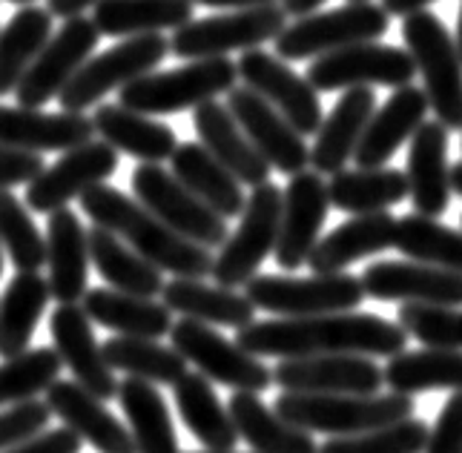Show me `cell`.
<instances>
[{
    "instance_id": "obj_13",
    "label": "cell",
    "mask_w": 462,
    "mask_h": 453,
    "mask_svg": "<svg viewBox=\"0 0 462 453\" xmlns=\"http://www.w3.org/2000/svg\"><path fill=\"white\" fill-rule=\"evenodd\" d=\"M316 92H339L356 87H408L417 78V63L402 46L365 41L313 58L305 75Z\"/></svg>"
},
{
    "instance_id": "obj_28",
    "label": "cell",
    "mask_w": 462,
    "mask_h": 453,
    "mask_svg": "<svg viewBox=\"0 0 462 453\" xmlns=\"http://www.w3.org/2000/svg\"><path fill=\"white\" fill-rule=\"evenodd\" d=\"M193 126H196L204 147L210 150L242 184L262 187L270 181V164L250 143V138L233 118L227 104L207 101V104L196 106Z\"/></svg>"
},
{
    "instance_id": "obj_62",
    "label": "cell",
    "mask_w": 462,
    "mask_h": 453,
    "mask_svg": "<svg viewBox=\"0 0 462 453\" xmlns=\"http://www.w3.org/2000/svg\"><path fill=\"white\" fill-rule=\"evenodd\" d=\"M347 4H368V0H347Z\"/></svg>"
},
{
    "instance_id": "obj_40",
    "label": "cell",
    "mask_w": 462,
    "mask_h": 453,
    "mask_svg": "<svg viewBox=\"0 0 462 453\" xmlns=\"http://www.w3.org/2000/svg\"><path fill=\"white\" fill-rule=\"evenodd\" d=\"M330 207L347 216L385 213L408 199V175L391 167L376 170H342L328 181Z\"/></svg>"
},
{
    "instance_id": "obj_18",
    "label": "cell",
    "mask_w": 462,
    "mask_h": 453,
    "mask_svg": "<svg viewBox=\"0 0 462 453\" xmlns=\"http://www.w3.org/2000/svg\"><path fill=\"white\" fill-rule=\"evenodd\" d=\"M273 382L288 393H347L376 396L385 384L382 367L371 356L333 353L305 356V359H282L273 370Z\"/></svg>"
},
{
    "instance_id": "obj_39",
    "label": "cell",
    "mask_w": 462,
    "mask_h": 453,
    "mask_svg": "<svg viewBox=\"0 0 462 453\" xmlns=\"http://www.w3.org/2000/svg\"><path fill=\"white\" fill-rule=\"evenodd\" d=\"M50 299V282L38 273H18L6 284L0 299V356L4 359H14L29 350Z\"/></svg>"
},
{
    "instance_id": "obj_23",
    "label": "cell",
    "mask_w": 462,
    "mask_h": 453,
    "mask_svg": "<svg viewBox=\"0 0 462 453\" xmlns=\"http://www.w3.org/2000/svg\"><path fill=\"white\" fill-rule=\"evenodd\" d=\"M408 196L413 213L439 218L451 204L448 129L439 121H425L408 147Z\"/></svg>"
},
{
    "instance_id": "obj_26",
    "label": "cell",
    "mask_w": 462,
    "mask_h": 453,
    "mask_svg": "<svg viewBox=\"0 0 462 453\" xmlns=\"http://www.w3.org/2000/svg\"><path fill=\"white\" fill-rule=\"evenodd\" d=\"M376 112V92L371 87L345 89V95L330 109L316 133V143L310 150V167L319 175H337L354 161L356 147Z\"/></svg>"
},
{
    "instance_id": "obj_46",
    "label": "cell",
    "mask_w": 462,
    "mask_h": 453,
    "mask_svg": "<svg viewBox=\"0 0 462 453\" xmlns=\"http://www.w3.org/2000/svg\"><path fill=\"white\" fill-rule=\"evenodd\" d=\"M60 356L50 347L26 350L0 365V404L29 402L46 393L60 376Z\"/></svg>"
},
{
    "instance_id": "obj_60",
    "label": "cell",
    "mask_w": 462,
    "mask_h": 453,
    "mask_svg": "<svg viewBox=\"0 0 462 453\" xmlns=\"http://www.w3.org/2000/svg\"><path fill=\"white\" fill-rule=\"evenodd\" d=\"M0 276H4V245H0Z\"/></svg>"
},
{
    "instance_id": "obj_55",
    "label": "cell",
    "mask_w": 462,
    "mask_h": 453,
    "mask_svg": "<svg viewBox=\"0 0 462 453\" xmlns=\"http://www.w3.org/2000/svg\"><path fill=\"white\" fill-rule=\"evenodd\" d=\"M189 4L213 6V9H250V6H264V4H279V0H189Z\"/></svg>"
},
{
    "instance_id": "obj_5",
    "label": "cell",
    "mask_w": 462,
    "mask_h": 453,
    "mask_svg": "<svg viewBox=\"0 0 462 453\" xmlns=\"http://www.w3.org/2000/svg\"><path fill=\"white\" fill-rule=\"evenodd\" d=\"M402 38L422 75V89L437 121L448 133H462V58L451 32L434 12L420 9L405 18Z\"/></svg>"
},
{
    "instance_id": "obj_48",
    "label": "cell",
    "mask_w": 462,
    "mask_h": 453,
    "mask_svg": "<svg viewBox=\"0 0 462 453\" xmlns=\"http://www.w3.org/2000/svg\"><path fill=\"white\" fill-rule=\"evenodd\" d=\"M400 328L425 347L462 350V307H425L402 304Z\"/></svg>"
},
{
    "instance_id": "obj_12",
    "label": "cell",
    "mask_w": 462,
    "mask_h": 453,
    "mask_svg": "<svg viewBox=\"0 0 462 453\" xmlns=\"http://www.w3.org/2000/svg\"><path fill=\"white\" fill-rule=\"evenodd\" d=\"M133 192L170 230L196 241V245L207 250L221 247L230 236L227 218H221L216 209H210L199 196H193L162 164H138L133 172Z\"/></svg>"
},
{
    "instance_id": "obj_15",
    "label": "cell",
    "mask_w": 462,
    "mask_h": 453,
    "mask_svg": "<svg viewBox=\"0 0 462 453\" xmlns=\"http://www.w3.org/2000/svg\"><path fill=\"white\" fill-rule=\"evenodd\" d=\"M118 170V150L106 141H87L63 153L52 167H43L35 181L26 184V207L35 213H58L87 190L104 184Z\"/></svg>"
},
{
    "instance_id": "obj_22",
    "label": "cell",
    "mask_w": 462,
    "mask_h": 453,
    "mask_svg": "<svg viewBox=\"0 0 462 453\" xmlns=\"http://www.w3.org/2000/svg\"><path fill=\"white\" fill-rule=\"evenodd\" d=\"M95 126L84 112H43L0 104V147L21 153H67L92 141Z\"/></svg>"
},
{
    "instance_id": "obj_52",
    "label": "cell",
    "mask_w": 462,
    "mask_h": 453,
    "mask_svg": "<svg viewBox=\"0 0 462 453\" xmlns=\"http://www.w3.org/2000/svg\"><path fill=\"white\" fill-rule=\"evenodd\" d=\"M81 445L84 439L72 428H52L4 453H81Z\"/></svg>"
},
{
    "instance_id": "obj_29",
    "label": "cell",
    "mask_w": 462,
    "mask_h": 453,
    "mask_svg": "<svg viewBox=\"0 0 462 453\" xmlns=\"http://www.w3.org/2000/svg\"><path fill=\"white\" fill-rule=\"evenodd\" d=\"M170 164H172V175L207 207L216 209L221 218H236L245 213L247 196L242 190V181L201 141L179 143Z\"/></svg>"
},
{
    "instance_id": "obj_27",
    "label": "cell",
    "mask_w": 462,
    "mask_h": 453,
    "mask_svg": "<svg viewBox=\"0 0 462 453\" xmlns=\"http://www.w3.org/2000/svg\"><path fill=\"white\" fill-rule=\"evenodd\" d=\"M431 104L428 95L420 87H400L391 98L385 101L379 112H374V118L365 129V135L356 147V167L359 170H376L385 167L393 158V153L402 147L405 141L413 138V133L425 124V116Z\"/></svg>"
},
{
    "instance_id": "obj_2",
    "label": "cell",
    "mask_w": 462,
    "mask_h": 453,
    "mask_svg": "<svg viewBox=\"0 0 462 453\" xmlns=\"http://www.w3.org/2000/svg\"><path fill=\"white\" fill-rule=\"evenodd\" d=\"M78 201H81V209L92 218V224L116 233L162 273H172L175 279H204L213 273L210 250L170 230L138 199L124 196L116 187L98 184L87 190Z\"/></svg>"
},
{
    "instance_id": "obj_41",
    "label": "cell",
    "mask_w": 462,
    "mask_h": 453,
    "mask_svg": "<svg viewBox=\"0 0 462 453\" xmlns=\"http://www.w3.org/2000/svg\"><path fill=\"white\" fill-rule=\"evenodd\" d=\"M391 393H425V391H462V350L425 347L413 353H396L382 367Z\"/></svg>"
},
{
    "instance_id": "obj_21",
    "label": "cell",
    "mask_w": 462,
    "mask_h": 453,
    "mask_svg": "<svg viewBox=\"0 0 462 453\" xmlns=\"http://www.w3.org/2000/svg\"><path fill=\"white\" fill-rule=\"evenodd\" d=\"M50 333L55 342V353L69 367L72 379L95 393L101 402L118 396L116 370L104 359L101 345L95 342L92 319L81 304H58L50 316Z\"/></svg>"
},
{
    "instance_id": "obj_34",
    "label": "cell",
    "mask_w": 462,
    "mask_h": 453,
    "mask_svg": "<svg viewBox=\"0 0 462 453\" xmlns=\"http://www.w3.org/2000/svg\"><path fill=\"white\" fill-rule=\"evenodd\" d=\"M89 258L101 279L121 293L155 299L164 290V273L155 264H150L144 255H138L126 241H121L116 233L92 224L89 230Z\"/></svg>"
},
{
    "instance_id": "obj_57",
    "label": "cell",
    "mask_w": 462,
    "mask_h": 453,
    "mask_svg": "<svg viewBox=\"0 0 462 453\" xmlns=\"http://www.w3.org/2000/svg\"><path fill=\"white\" fill-rule=\"evenodd\" d=\"M451 192H457V196L462 199V161H457V164L451 167Z\"/></svg>"
},
{
    "instance_id": "obj_25",
    "label": "cell",
    "mask_w": 462,
    "mask_h": 453,
    "mask_svg": "<svg viewBox=\"0 0 462 453\" xmlns=\"http://www.w3.org/2000/svg\"><path fill=\"white\" fill-rule=\"evenodd\" d=\"M89 230L72 209L50 213L46 224V267L50 293L58 304H78L87 296L89 279Z\"/></svg>"
},
{
    "instance_id": "obj_59",
    "label": "cell",
    "mask_w": 462,
    "mask_h": 453,
    "mask_svg": "<svg viewBox=\"0 0 462 453\" xmlns=\"http://www.w3.org/2000/svg\"><path fill=\"white\" fill-rule=\"evenodd\" d=\"M9 4H18V6H32L35 0H9Z\"/></svg>"
},
{
    "instance_id": "obj_11",
    "label": "cell",
    "mask_w": 462,
    "mask_h": 453,
    "mask_svg": "<svg viewBox=\"0 0 462 453\" xmlns=\"http://www.w3.org/2000/svg\"><path fill=\"white\" fill-rule=\"evenodd\" d=\"M170 342L172 350L187 359V365L199 367L201 376L225 384L236 393H262L273 384V370L259 356L247 353L238 342H230L213 330V325L181 319L172 325Z\"/></svg>"
},
{
    "instance_id": "obj_6",
    "label": "cell",
    "mask_w": 462,
    "mask_h": 453,
    "mask_svg": "<svg viewBox=\"0 0 462 453\" xmlns=\"http://www.w3.org/2000/svg\"><path fill=\"white\" fill-rule=\"evenodd\" d=\"M288 26V12L282 4H264L250 9H230L204 21H189L172 32L170 52L184 60L227 58L230 52L262 50L276 41Z\"/></svg>"
},
{
    "instance_id": "obj_16",
    "label": "cell",
    "mask_w": 462,
    "mask_h": 453,
    "mask_svg": "<svg viewBox=\"0 0 462 453\" xmlns=\"http://www.w3.org/2000/svg\"><path fill=\"white\" fill-rule=\"evenodd\" d=\"M236 67H238V78L245 80V87L259 92L270 106H276L296 126V133L301 135L319 133V126L325 121V112H322V101H319V92L310 87L308 78L296 75L279 55H270L264 50L245 52Z\"/></svg>"
},
{
    "instance_id": "obj_8",
    "label": "cell",
    "mask_w": 462,
    "mask_h": 453,
    "mask_svg": "<svg viewBox=\"0 0 462 453\" xmlns=\"http://www.w3.org/2000/svg\"><path fill=\"white\" fill-rule=\"evenodd\" d=\"M245 287V296L256 310L276 313L279 319L347 313L365 299L362 282L350 273H313L310 279L253 276Z\"/></svg>"
},
{
    "instance_id": "obj_61",
    "label": "cell",
    "mask_w": 462,
    "mask_h": 453,
    "mask_svg": "<svg viewBox=\"0 0 462 453\" xmlns=\"http://www.w3.org/2000/svg\"><path fill=\"white\" fill-rule=\"evenodd\" d=\"M201 453H236V450H201Z\"/></svg>"
},
{
    "instance_id": "obj_56",
    "label": "cell",
    "mask_w": 462,
    "mask_h": 453,
    "mask_svg": "<svg viewBox=\"0 0 462 453\" xmlns=\"http://www.w3.org/2000/svg\"><path fill=\"white\" fill-rule=\"evenodd\" d=\"M322 4H325V0H282L288 18H305V14H313Z\"/></svg>"
},
{
    "instance_id": "obj_32",
    "label": "cell",
    "mask_w": 462,
    "mask_h": 453,
    "mask_svg": "<svg viewBox=\"0 0 462 453\" xmlns=\"http://www.w3.org/2000/svg\"><path fill=\"white\" fill-rule=\"evenodd\" d=\"M162 299L170 313H181V319H193L201 325L242 330L256 321V307L247 296L221 284H204L201 279H172L164 284Z\"/></svg>"
},
{
    "instance_id": "obj_35",
    "label": "cell",
    "mask_w": 462,
    "mask_h": 453,
    "mask_svg": "<svg viewBox=\"0 0 462 453\" xmlns=\"http://www.w3.org/2000/svg\"><path fill=\"white\" fill-rule=\"evenodd\" d=\"M227 411L238 436L253 448V453H319L313 436L282 419L259 399V393H233Z\"/></svg>"
},
{
    "instance_id": "obj_20",
    "label": "cell",
    "mask_w": 462,
    "mask_h": 453,
    "mask_svg": "<svg viewBox=\"0 0 462 453\" xmlns=\"http://www.w3.org/2000/svg\"><path fill=\"white\" fill-rule=\"evenodd\" d=\"M365 296L425 307H462V276L422 262H376L359 276Z\"/></svg>"
},
{
    "instance_id": "obj_3",
    "label": "cell",
    "mask_w": 462,
    "mask_h": 453,
    "mask_svg": "<svg viewBox=\"0 0 462 453\" xmlns=\"http://www.w3.org/2000/svg\"><path fill=\"white\" fill-rule=\"evenodd\" d=\"M273 411L291 425L308 433L356 436L402 422L413 416V399L405 393L385 396H347V393H288L284 391Z\"/></svg>"
},
{
    "instance_id": "obj_4",
    "label": "cell",
    "mask_w": 462,
    "mask_h": 453,
    "mask_svg": "<svg viewBox=\"0 0 462 453\" xmlns=\"http://www.w3.org/2000/svg\"><path fill=\"white\" fill-rule=\"evenodd\" d=\"M238 80V67L230 58L187 60L170 72H147L118 89V104L141 116H175L196 109L218 95H227Z\"/></svg>"
},
{
    "instance_id": "obj_24",
    "label": "cell",
    "mask_w": 462,
    "mask_h": 453,
    "mask_svg": "<svg viewBox=\"0 0 462 453\" xmlns=\"http://www.w3.org/2000/svg\"><path fill=\"white\" fill-rule=\"evenodd\" d=\"M46 404H50V411L63 425L72 428L98 453H138L130 428H124L118 422V416L109 413L104 408V402L95 393H89L87 387L78 384L75 379L72 382L58 379L46 391Z\"/></svg>"
},
{
    "instance_id": "obj_58",
    "label": "cell",
    "mask_w": 462,
    "mask_h": 453,
    "mask_svg": "<svg viewBox=\"0 0 462 453\" xmlns=\"http://www.w3.org/2000/svg\"><path fill=\"white\" fill-rule=\"evenodd\" d=\"M457 50L462 58V4H459V18H457Z\"/></svg>"
},
{
    "instance_id": "obj_1",
    "label": "cell",
    "mask_w": 462,
    "mask_h": 453,
    "mask_svg": "<svg viewBox=\"0 0 462 453\" xmlns=\"http://www.w3.org/2000/svg\"><path fill=\"white\" fill-rule=\"evenodd\" d=\"M236 342L259 359H305V356H391L402 353L408 333L400 321L374 313H328L305 319L250 321L238 330Z\"/></svg>"
},
{
    "instance_id": "obj_47",
    "label": "cell",
    "mask_w": 462,
    "mask_h": 453,
    "mask_svg": "<svg viewBox=\"0 0 462 453\" xmlns=\"http://www.w3.org/2000/svg\"><path fill=\"white\" fill-rule=\"evenodd\" d=\"M428 425L422 419H402V422L356 433V436H333L319 453H425Z\"/></svg>"
},
{
    "instance_id": "obj_31",
    "label": "cell",
    "mask_w": 462,
    "mask_h": 453,
    "mask_svg": "<svg viewBox=\"0 0 462 453\" xmlns=\"http://www.w3.org/2000/svg\"><path fill=\"white\" fill-rule=\"evenodd\" d=\"M393 236L396 218L388 209L385 213L354 216L319 241L308 258V267L313 273H345V267H350L354 262H362V258L376 255L382 250H391Z\"/></svg>"
},
{
    "instance_id": "obj_14",
    "label": "cell",
    "mask_w": 462,
    "mask_h": 453,
    "mask_svg": "<svg viewBox=\"0 0 462 453\" xmlns=\"http://www.w3.org/2000/svg\"><path fill=\"white\" fill-rule=\"evenodd\" d=\"M101 32L92 23V18H69L63 23L50 43L43 46L38 60L32 63V69L21 80V87L14 89L18 95V106H32L41 109L52 98L69 87V80L78 75V69L95 55V46H98Z\"/></svg>"
},
{
    "instance_id": "obj_53",
    "label": "cell",
    "mask_w": 462,
    "mask_h": 453,
    "mask_svg": "<svg viewBox=\"0 0 462 453\" xmlns=\"http://www.w3.org/2000/svg\"><path fill=\"white\" fill-rule=\"evenodd\" d=\"M101 0H50V9L52 12V18H63V21H69V18H78V14H84L87 9H95Z\"/></svg>"
},
{
    "instance_id": "obj_19",
    "label": "cell",
    "mask_w": 462,
    "mask_h": 453,
    "mask_svg": "<svg viewBox=\"0 0 462 453\" xmlns=\"http://www.w3.org/2000/svg\"><path fill=\"white\" fill-rule=\"evenodd\" d=\"M330 209L328 184L319 172H296L284 187L282 199V224L276 241V264L282 270H299L308 264L313 247L319 245L325 218Z\"/></svg>"
},
{
    "instance_id": "obj_33",
    "label": "cell",
    "mask_w": 462,
    "mask_h": 453,
    "mask_svg": "<svg viewBox=\"0 0 462 453\" xmlns=\"http://www.w3.org/2000/svg\"><path fill=\"white\" fill-rule=\"evenodd\" d=\"M81 307L95 325L116 330L118 336L155 338L158 342L162 336H170L175 325L164 301L130 296V293H121V290H106V287L87 290Z\"/></svg>"
},
{
    "instance_id": "obj_36",
    "label": "cell",
    "mask_w": 462,
    "mask_h": 453,
    "mask_svg": "<svg viewBox=\"0 0 462 453\" xmlns=\"http://www.w3.org/2000/svg\"><path fill=\"white\" fill-rule=\"evenodd\" d=\"M193 21L189 0H101L92 12V23L109 38L164 35Z\"/></svg>"
},
{
    "instance_id": "obj_38",
    "label": "cell",
    "mask_w": 462,
    "mask_h": 453,
    "mask_svg": "<svg viewBox=\"0 0 462 453\" xmlns=\"http://www.w3.org/2000/svg\"><path fill=\"white\" fill-rule=\"evenodd\" d=\"M118 404L130 422L138 453H179V436L162 391L144 379L126 376L118 384Z\"/></svg>"
},
{
    "instance_id": "obj_51",
    "label": "cell",
    "mask_w": 462,
    "mask_h": 453,
    "mask_svg": "<svg viewBox=\"0 0 462 453\" xmlns=\"http://www.w3.org/2000/svg\"><path fill=\"white\" fill-rule=\"evenodd\" d=\"M41 172H43V158L38 153L0 147V187L4 190L35 181Z\"/></svg>"
},
{
    "instance_id": "obj_49",
    "label": "cell",
    "mask_w": 462,
    "mask_h": 453,
    "mask_svg": "<svg viewBox=\"0 0 462 453\" xmlns=\"http://www.w3.org/2000/svg\"><path fill=\"white\" fill-rule=\"evenodd\" d=\"M52 411L50 404L41 399H29V402H18L0 413V453L12 450L23 442H29L32 436L43 433L50 428Z\"/></svg>"
},
{
    "instance_id": "obj_54",
    "label": "cell",
    "mask_w": 462,
    "mask_h": 453,
    "mask_svg": "<svg viewBox=\"0 0 462 453\" xmlns=\"http://www.w3.org/2000/svg\"><path fill=\"white\" fill-rule=\"evenodd\" d=\"M428 4H434V0H385L382 9H385L388 14H396V18H408V14L425 9Z\"/></svg>"
},
{
    "instance_id": "obj_37",
    "label": "cell",
    "mask_w": 462,
    "mask_h": 453,
    "mask_svg": "<svg viewBox=\"0 0 462 453\" xmlns=\"http://www.w3.org/2000/svg\"><path fill=\"white\" fill-rule=\"evenodd\" d=\"M175 408H179L184 425L207 450H236L242 439L233 425L227 404L218 399L213 384L201 374H184L172 384Z\"/></svg>"
},
{
    "instance_id": "obj_44",
    "label": "cell",
    "mask_w": 462,
    "mask_h": 453,
    "mask_svg": "<svg viewBox=\"0 0 462 453\" xmlns=\"http://www.w3.org/2000/svg\"><path fill=\"white\" fill-rule=\"evenodd\" d=\"M393 250H400L413 262L442 267L462 276V230H451L437 218L420 213L396 218Z\"/></svg>"
},
{
    "instance_id": "obj_17",
    "label": "cell",
    "mask_w": 462,
    "mask_h": 453,
    "mask_svg": "<svg viewBox=\"0 0 462 453\" xmlns=\"http://www.w3.org/2000/svg\"><path fill=\"white\" fill-rule=\"evenodd\" d=\"M227 109L270 170H279L284 175L308 170L310 150L305 135L296 133V126L276 106H270L259 92H253L250 87H233L227 92Z\"/></svg>"
},
{
    "instance_id": "obj_30",
    "label": "cell",
    "mask_w": 462,
    "mask_h": 453,
    "mask_svg": "<svg viewBox=\"0 0 462 453\" xmlns=\"http://www.w3.org/2000/svg\"><path fill=\"white\" fill-rule=\"evenodd\" d=\"M92 126L101 141L118 153L133 155L141 164H162L179 150V138L167 124L121 104H101L92 116Z\"/></svg>"
},
{
    "instance_id": "obj_43",
    "label": "cell",
    "mask_w": 462,
    "mask_h": 453,
    "mask_svg": "<svg viewBox=\"0 0 462 453\" xmlns=\"http://www.w3.org/2000/svg\"><path fill=\"white\" fill-rule=\"evenodd\" d=\"M104 359L113 370L144 379L152 384H175L187 374V359H181L172 347L158 345L155 338H133V336H113L101 345Z\"/></svg>"
},
{
    "instance_id": "obj_9",
    "label": "cell",
    "mask_w": 462,
    "mask_h": 453,
    "mask_svg": "<svg viewBox=\"0 0 462 453\" xmlns=\"http://www.w3.org/2000/svg\"><path fill=\"white\" fill-rule=\"evenodd\" d=\"M282 199L284 192L276 184L253 187L245 204V213L238 216L236 233L227 236L225 245L213 255V282L221 287H242L259 273L262 262L276 250L279 224H282Z\"/></svg>"
},
{
    "instance_id": "obj_50",
    "label": "cell",
    "mask_w": 462,
    "mask_h": 453,
    "mask_svg": "<svg viewBox=\"0 0 462 453\" xmlns=\"http://www.w3.org/2000/svg\"><path fill=\"white\" fill-rule=\"evenodd\" d=\"M425 453H462V391L442 404L434 428L428 430Z\"/></svg>"
},
{
    "instance_id": "obj_10",
    "label": "cell",
    "mask_w": 462,
    "mask_h": 453,
    "mask_svg": "<svg viewBox=\"0 0 462 453\" xmlns=\"http://www.w3.org/2000/svg\"><path fill=\"white\" fill-rule=\"evenodd\" d=\"M388 18L391 14L371 0L313 12L284 26V32L276 38V55L282 60H308L354 43L376 41L388 32Z\"/></svg>"
},
{
    "instance_id": "obj_7",
    "label": "cell",
    "mask_w": 462,
    "mask_h": 453,
    "mask_svg": "<svg viewBox=\"0 0 462 453\" xmlns=\"http://www.w3.org/2000/svg\"><path fill=\"white\" fill-rule=\"evenodd\" d=\"M170 55V41L164 35H135L109 46L106 52L92 55L69 87L58 95L63 112H87L89 106H101L109 92L124 89L141 75L155 72L158 63Z\"/></svg>"
},
{
    "instance_id": "obj_42",
    "label": "cell",
    "mask_w": 462,
    "mask_h": 453,
    "mask_svg": "<svg viewBox=\"0 0 462 453\" xmlns=\"http://www.w3.org/2000/svg\"><path fill=\"white\" fill-rule=\"evenodd\" d=\"M52 38V12L43 6H23L0 29V98L12 95Z\"/></svg>"
},
{
    "instance_id": "obj_45",
    "label": "cell",
    "mask_w": 462,
    "mask_h": 453,
    "mask_svg": "<svg viewBox=\"0 0 462 453\" xmlns=\"http://www.w3.org/2000/svg\"><path fill=\"white\" fill-rule=\"evenodd\" d=\"M0 245L18 273H38L46 264V238L26 213V204L0 187Z\"/></svg>"
}]
</instances>
